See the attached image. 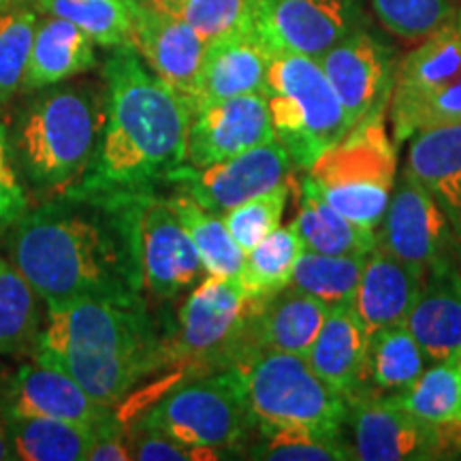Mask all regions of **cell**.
Wrapping results in <instances>:
<instances>
[{"instance_id": "4dcf8cb0", "label": "cell", "mask_w": 461, "mask_h": 461, "mask_svg": "<svg viewBox=\"0 0 461 461\" xmlns=\"http://www.w3.org/2000/svg\"><path fill=\"white\" fill-rule=\"evenodd\" d=\"M169 203L180 218L182 227L186 229L188 238L197 248L201 263L207 276H221V278H238L244 267L246 252L230 238L222 216L212 214L197 201L186 194H177L169 199Z\"/></svg>"}, {"instance_id": "5bb4252c", "label": "cell", "mask_w": 461, "mask_h": 461, "mask_svg": "<svg viewBox=\"0 0 461 461\" xmlns=\"http://www.w3.org/2000/svg\"><path fill=\"white\" fill-rule=\"evenodd\" d=\"M293 163L278 141H267L238 157L205 167L182 165L167 180L180 193L216 216H224L248 199L288 182Z\"/></svg>"}, {"instance_id": "1f68e13d", "label": "cell", "mask_w": 461, "mask_h": 461, "mask_svg": "<svg viewBox=\"0 0 461 461\" xmlns=\"http://www.w3.org/2000/svg\"><path fill=\"white\" fill-rule=\"evenodd\" d=\"M414 417L445 429L461 431V366L459 359L429 363L417 383L393 397Z\"/></svg>"}, {"instance_id": "d6a6232c", "label": "cell", "mask_w": 461, "mask_h": 461, "mask_svg": "<svg viewBox=\"0 0 461 461\" xmlns=\"http://www.w3.org/2000/svg\"><path fill=\"white\" fill-rule=\"evenodd\" d=\"M367 257L319 255L305 250L293 269L288 286L308 293L322 303H353Z\"/></svg>"}, {"instance_id": "f1b7e54d", "label": "cell", "mask_w": 461, "mask_h": 461, "mask_svg": "<svg viewBox=\"0 0 461 461\" xmlns=\"http://www.w3.org/2000/svg\"><path fill=\"white\" fill-rule=\"evenodd\" d=\"M9 445L22 461H86L96 429L58 419L3 412Z\"/></svg>"}, {"instance_id": "f6af8a7d", "label": "cell", "mask_w": 461, "mask_h": 461, "mask_svg": "<svg viewBox=\"0 0 461 461\" xmlns=\"http://www.w3.org/2000/svg\"><path fill=\"white\" fill-rule=\"evenodd\" d=\"M140 3H143V5H149V7H154V9L165 11V9L169 7V5L173 3V0H140Z\"/></svg>"}, {"instance_id": "44dd1931", "label": "cell", "mask_w": 461, "mask_h": 461, "mask_svg": "<svg viewBox=\"0 0 461 461\" xmlns=\"http://www.w3.org/2000/svg\"><path fill=\"white\" fill-rule=\"evenodd\" d=\"M367 339L370 331L353 303L331 305L305 355L312 370L348 403L363 393Z\"/></svg>"}, {"instance_id": "836d02e7", "label": "cell", "mask_w": 461, "mask_h": 461, "mask_svg": "<svg viewBox=\"0 0 461 461\" xmlns=\"http://www.w3.org/2000/svg\"><path fill=\"white\" fill-rule=\"evenodd\" d=\"M257 442L248 448L250 459L265 461H350L353 447L342 434L305 428H257Z\"/></svg>"}, {"instance_id": "9c48e42d", "label": "cell", "mask_w": 461, "mask_h": 461, "mask_svg": "<svg viewBox=\"0 0 461 461\" xmlns=\"http://www.w3.org/2000/svg\"><path fill=\"white\" fill-rule=\"evenodd\" d=\"M184 445L238 451L257 429L244 387L233 367L177 384L140 420Z\"/></svg>"}, {"instance_id": "9a60e30c", "label": "cell", "mask_w": 461, "mask_h": 461, "mask_svg": "<svg viewBox=\"0 0 461 461\" xmlns=\"http://www.w3.org/2000/svg\"><path fill=\"white\" fill-rule=\"evenodd\" d=\"M255 26L267 48L321 60L366 26L361 0H255Z\"/></svg>"}, {"instance_id": "f35d334b", "label": "cell", "mask_w": 461, "mask_h": 461, "mask_svg": "<svg viewBox=\"0 0 461 461\" xmlns=\"http://www.w3.org/2000/svg\"><path fill=\"white\" fill-rule=\"evenodd\" d=\"M288 194H291V184L285 182L255 199H248L246 203L233 207L222 216L230 238L241 250L250 252L252 248L261 244L269 233H274L280 227Z\"/></svg>"}, {"instance_id": "e0dca14e", "label": "cell", "mask_w": 461, "mask_h": 461, "mask_svg": "<svg viewBox=\"0 0 461 461\" xmlns=\"http://www.w3.org/2000/svg\"><path fill=\"white\" fill-rule=\"evenodd\" d=\"M131 45L160 82L186 103L190 113L197 112L203 39L180 17L132 0Z\"/></svg>"}, {"instance_id": "3957f363", "label": "cell", "mask_w": 461, "mask_h": 461, "mask_svg": "<svg viewBox=\"0 0 461 461\" xmlns=\"http://www.w3.org/2000/svg\"><path fill=\"white\" fill-rule=\"evenodd\" d=\"M48 310L37 361L60 367L103 406L118 403L163 361L165 350L135 303L79 299Z\"/></svg>"}, {"instance_id": "5b68a950", "label": "cell", "mask_w": 461, "mask_h": 461, "mask_svg": "<svg viewBox=\"0 0 461 461\" xmlns=\"http://www.w3.org/2000/svg\"><path fill=\"white\" fill-rule=\"evenodd\" d=\"M105 109L95 92L58 88L39 96L22 120L20 149L28 177L41 188H65L95 163Z\"/></svg>"}, {"instance_id": "277c9868", "label": "cell", "mask_w": 461, "mask_h": 461, "mask_svg": "<svg viewBox=\"0 0 461 461\" xmlns=\"http://www.w3.org/2000/svg\"><path fill=\"white\" fill-rule=\"evenodd\" d=\"M263 95L276 141L297 169L308 171L348 132L342 103L316 58L274 51Z\"/></svg>"}, {"instance_id": "74e56055", "label": "cell", "mask_w": 461, "mask_h": 461, "mask_svg": "<svg viewBox=\"0 0 461 461\" xmlns=\"http://www.w3.org/2000/svg\"><path fill=\"white\" fill-rule=\"evenodd\" d=\"M165 11L186 22L207 45L250 24L255 0H173Z\"/></svg>"}, {"instance_id": "cb8c5ba5", "label": "cell", "mask_w": 461, "mask_h": 461, "mask_svg": "<svg viewBox=\"0 0 461 461\" xmlns=\"http://www.w3.org/2000/svg\"><path fill=\"white\" fill-rule=\"evenodd\" d=\"M423 280L425 274L414 265L403 263L383 248H374L353 299V308L367 331L406 322Z\"/></svg>"}, {"instance_id": "ab89813d", "label": "cell", "mask_w": 461, "mask_h": 461, "mask_svg": "<svg viewBox=\"0 0 461 461\" xmlns=\"http://www.w3.org/2000/svg\"><path fill=\"white\" fill-rule=\"evenodd\" d=\"M34 31V11L17 9L0 15V109L7 105L24 82Z\"/></svg>"}, {"instance_id": "6da1fadb", "label": "cell", "mask_w": 461, "mask_h": 461, "mask_svg": "<svg viewBox=\"0 0 461 461\" xmlns=\"http://www.w3.org/2000/svg\"><path fill=\"white\" fill-rule=\"evenodd\" d=\"M105 77V126L86 188L115 199L132 197L186 163L193 113L143 67L132 45L115 48Z\"/></svg>"}, {"instance_id": "8992f818", "label": "cell", "mask_w": 461, "mask_h": 461, "mask_svg": "<svg viewBox=\"0 0 461 461\" xmlns=\"http://www.w3.org/2000/svg\"><path fill=\"white\" fill-rule=\"evenodd\" d=\"M257 428H305L342 434L348 402L302 355L252 350L233 363Z\"/></svg>"}, {"instance_id": "8fae6325", "label": "cell", "mask_w": 461, "mask_h": 461, "mask_svg": "<svg viewBox=\"0 0 461 461\" xmlns=\"http://www.w3.org/2000/svg\"><path fill=\"white\" fill-rule=\"evenodd\" d=\"M376 246L414 265L431 269L461 265V240L434 194L411 169L402 167L391 199L376 229Z\"/></svg>"}, {"instance_id": "4fadbf2b", "label": "cell", "mask_w": 461, "mask_h": 461, "mask_svg": "<svg viewBox=\"0 0 461 461\" xmlns=\"http://www.w3.org/2000/svg\"><path fill=\"white\" fill-rule=\"evenodd\" d=\"M346 425L353 429L359 461H434L461 451V431L414 417L393 397L361 395L348 403Z\"/></svg>"}, {"instance_id": "7a4b0ae2", "label": "cell", "mask_w": 461, "mask_h": 461, "mask_svg": "<svg viewBox=\"0 0 461 461\" xmlns=\"http://www.w3.org/2000/svg\"><path fill=\"white\" fill-rule=\"evenodd\" d=\"M9 258L48 308L79 299L135 303L132 263L90 216L62 207L24 214L11 230Z\"/></svg>"}, {"instance_id": "7bdbcfd3", "label": "cell", "mask_w": 461, "mask_h": 461, "mask_svg": "<svg viewBox=\"0 0 461 461\" xmlns=\"http://www.w3.org/2000/svg\"><path fill=\"white\" fill-rule=\"evenodd\" d=\"M131 447H129V436L120 429L118 420L113 423L103 425L101 429H96L95 442H92L88 459L86 461H131Z\"/></svg>"}, {"instance_id": "d4e9b609", "label": "cell", "mask_w": 461, "mask_h": 461, "mask_svg": "<svg viewBox=\"0 0 461 461\" xmlns=\"http://www.w3.org/2000/svg\"><path fill=\"white\" fill-rule=\"evenodd\" d=\"M297 233L305 250L319 255L367 257L376 248V230L361 227L333 207L305 171L297 193Z\"/></svg>"}, {"instance_id": "d590c367", "label": "cell", "mask_w": 461, "mask_h": 461, "mask_svg": "<svg viewBox=\"0 0 461 461\" xmlns=\"http://www.w3.org/2000/svg\"><path fill=\"white\" fill-rule=\"evenodd\" d=\"M39 295L14 263L0 257V355H20L39 333Z\"/></svg>"}, {"instance_id": "30bf717a", "label": "cell", "mask_w": 461, "mask_h": 461, "mask_svg": "<svg viewBox=\"0 0 461 461\" xmlns=\"http://www.w3.org/2000/svg\"><path fill=\"white\" fill-rule=\"evenodd\" d=\"M261 302L248 295L235 278L205 276L180 308L169 357L227 370L246 355L248 330Z\"/></svg>"}, {"instance_id": "7dc6e473", "label": "cell", "mask_w": 461, "mask_h": 461, "mask_svg": "<svg viewBox=\"0 0 461 461\" xmlns=\"http://www.w3.org/2000/svg\"><path fill=\"white\" fill-rule=\"evenodd\" d=\"M457 24H459V28H461V11H457Z\"/></svg>"}, {"instance_id": "7402d4cb", "label": "cell", "mask_w": 461, "mask_h": 461, "mask_svg": "<svg viewBox=\"0 0 461 461\" xmlns=\"http://www.w3.org/2000/svg\"><path fill=\"white\" fill-rule=\"evenodd\" d=\"M406 325L428 363L459 359L461 265H447L428 272Z\"/></svg>"}, {"instance_id": "ba28073f", "label": "cell", "mask_w": 461, "mask_h": 461, "mask_svg": "<svg viewBox=\"0 0 461 461\" xmlns=\"http://www.w3.org/2000/svg\"><path fill=\"white\" fill-rule=\"evenodd\" d=\"M389 113L397 141L461 124V28L457 20L420 41L397 65Z\"/></svg>"}, {"instance_id": "7c38bea8", "label": "cell", "mask_w": 461, "mask_h": 461, "mask_svg": "<svg viewBox=\"0 0 461 461\" xmlns=\"http://www.w3.org/2000/svg\"><path fill=\"white\" fill-rule=\"evenodd\" d=\"M129 210L131 258L137 285L152 295L171 299L203 280V263L169 201L132 194Z\"/></svg>"}, {"instance_id": "83f0119b", "label": "cell", "mask_w": 461, "mask_h": 461, "mask_svg": "<svg viewBox=\"0 0 461 461\" xmlns=\"http://www.w3.org/2000/svg\"><path fill=\"white\" fill-rule=\"evenodd\" d=\"M428 366L429 363L406 322L372 331L367 339L361 395H402L417 383Z\"/></svg>"}, {"instance_id": "4316f807", "label": "cell", "mask_w": 461, "mask_h": 461, "mask_svg": "<svg viewBox=\"0 0 461 461\" xmlns=\"http://www.w3.org/2000/svg\"><path fill=\"white\" fill-rule=\"evenodd\" d=\"M92 67H96L95 41L68 20L50 15L34 31L22 88H48Z\"/></svg>"}, {"instance_id": "d6986e66", "label": "cell", "mask_w": 461, "mask_h": 461, "mask_svg": "<svg viewBox=\"0 0 461 461\" xmlns=\"http://www.w3.org/2000/svg\"><path fill=\"white\" fill-rule=\"evenodd\" d=\"M5 411L26 417L58 419L101 429L113 423L109 406L95 402L75 380L51 363L37 361L22 366L7 389Z\"/></svg>"}, {"instance_id": "52a82bcc", "label": "cell", "mask_w": 461, "mask_h": 461, "mask_svg": "<svg viewBox=\"0 0 461 461\" xmlns=\"http://www.w3.org/2000/svg\"><path fill=\"white\" fill-rule=\"evenodd\" d=\"M310 177L339 214L376 230L387 212L397 177L395 143L387 112H378L350 129L316 158Z\"/></svg>"}, {"instance_id": "c3c4849f", "label": "cell", "mask_w": 461, "mask_h": 461, "mask_svg": "<svg viewBox=\"0 0 461 461\" xmlns=\"http://www.w3.org/2000/svg\"><path fill=\"white\" fill-rule=\"evenodd\" d=\"M459 366H461V355H459Z\"/></svg>"}, {"instance_id": "ffe728a7", "label": "cell", "mask_w": 461, "mask_h": 461, "mask_svg": "<svg viewBox=\"0 0 461 461\" xmlns=\"http://www.w3.org/2000/svg\"><path fill=\"white\" fill-rule=\"evenodd\" d=\"M272 50L252 22L205 45L199 79V107L207 101L263 92ZM197 107V109H199Z\"/></svg>"}, {"instance_id": "60d3db41", "label": "cell", "mask_w": 461, "mask_h": 461, "mask_svg": "<svg viewBox=\"0 0 461 461\" xmlns=\"http://www.w3.org/2000/svg\"><path fill=\"white\" fill-rule=\"evenodd\" d=\"M126 436H129L132 459L137 461H212L224 457L222 453L212 448L184 445L176 438L141 423H137V428Z\"/></svg>"}, {"instance_id": "ee69618b", "label": "cell", "mask_w": 461, "mask_h": 461, "mask_svg": "<svg viewBox=\"0 0 461 461\" xmlns=\"http://www.w3.org/2000/svg\"><path fill=\"white\" fill-rule=\"evenodd\" d=\"M15 459L14 448L9 445V438H7V428H5V417L0 414V461H9Z\"/></svg>"}, {"instance_id": "484cf974", "label": "cell", "mask_w": 461, "mask_h": 461, "mask_svg": "<svg viewBox=\"0 0 461 461\" xmlns=\"http://www.w3.org/2000/svg\"><path fill=\"white\" fill-rule=\"evenodd\" d=\"M403 167L434 194L461 240V124L414 135Z\"/></svg>"}, {"instance_id": "e575fe53", "label": "cell", "mask_w": 461, "mask_h": 461, "mask_svg": "<svg viewBox=\"0 0 461 461\" xmlns=\"http://www.w3.org/2000/svg\"><path fill=\"white\" fill-rule=\"evenodd\" d=\"M37 7L82 28L103 48L132 41V0H37Z\"/></svg>"}, {"instance_id": "f546056e", "label": "cell", "mask_w": 461, "mask_h": 461, "mask_svg": "<svg viewBox=\"0 0 461 461\" xmlns=\"http://www.w3.org/2000/svg\"><path fill=\"white\" fill-rule=\"evenodd\" d=\"M303 252L305 244L302 235L297 233L295 224L291 222L286 227H278L261 244L246 252L244 267L235 280L250 297H274L276 293L285 291L288 286L293 269Z\"/></svg>"}, {"instance_id": "bcb514c9", "label": "cell", "mask_w": 461, "mask_h": 461, "mask_svg": "<svg viewBox=\"0 0 461 461\" xmlns=\"http://www.w3.org/2000/svg\"><path fill=\"white\" fill-rule=\"evenodd\" d=\"M9 3H11V0H0V9H5V7H7Z\"/></svg>"}, {"instance_id": "b9f144b4", "label": "cell", "mask_w": 461, "mask_h": 461, "mask_svg": "<svg viewBox=\"0 0 461 461\" xmlns=\"http://www.w3.org/2000/svg\"><path fill=\"white\" fill-rule=\"evenodd\" d=\"M26 193L11 158L7 129L0 122V233L14 229V224L26 214Z\"/></svg>"}, {"instance_id": "8d00e7d4", "label": "cell", "mask_w": 461, "mask_h": 461, "mask_svg": "<svg viewBox=\"0 0 461 461\" xmlns=\"http://www.w3.org/2000/svg\"><path fill=\"white\" fill-rule=\"evenodd\" d=\"M380 24L403 41H425L457 20L453 0H370Z\"/></svg>"}, {"instance_id": "2e32d148", "label": "cell", "mask_w": 461, "mask_h": 461, "mask_svg": "<svg viewBox=\"0 0 461 461\" xmlns=\"http://www.w3.org/2000/svg\"><path fill=\"white\" fill-rule=\"evenodd\" d=\"M321 67L342 103L348 131L378 112H389L395 51L366 26L350 32L321 58Z\"/></svg>"}, {"instance_id": "603a6c76", "label": "cell", "mask_w": 461, "mask_h": 461, "mask_svg": "<svg viewBox=\"0 0 461 461\" xmlns=\"http://www.w3.org/2000/svg\"><path fill=\"white\" fill-rule=\"evenodd\" d=\"M330 305L308 293L286 286L274 297L263 299L248 330V350L308 355L319 336ZM241 359V357H240Z\"/></svg>"}, {"instance_id": "ac0fdd59", "label": "cell", "mask_w": 461, "mask_h": 461, "mask_svg": "<svg viewBox=\"0 0 461 461\" xmlns=\"http://www.w3.org/2000/svg\"><path fill=\"white\" fill-rule=\"evenodd\" d=\"M274 140L263 92L207 101L190 120L186 160L193 167L221 163Z\"/></svg>"}]
</instances>
